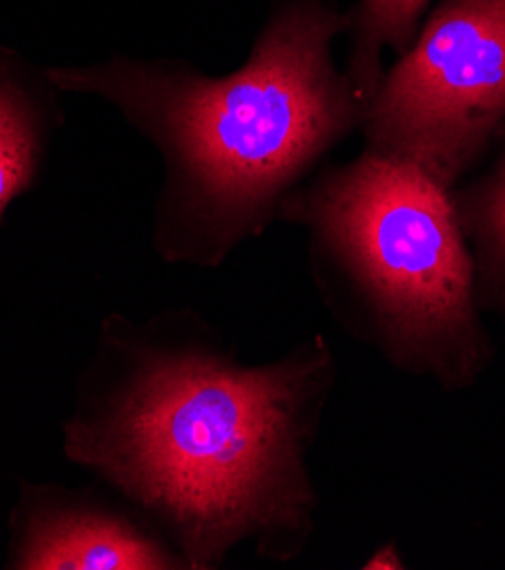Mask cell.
I'll return each instance as SVG.
<instances>
[{
	"instance_id": "5",
	"label": "cell",
	"mask_w": 505,
	"mask_h": 570,
	"mask_svg": "<svg viewBox=\"0 0 505 570\" xmlns=\"http://www.w3.org/2000/svg\"><path fill=\"white\" fill-rule=\"evenodd\" d=\"M8 568L187 570L183 557L124 498L62 484H23Z\"/></svg>"
},
{
	"instance_id": "4",
	"label": "cell",
	"mask_w": 505,
	"mask_h": 570,
	"mask_svg": "<svg viewBox=\"0 0 505 570\" xmlns=\"http://www.w3.org/2000/svg\"><path fill=\"white\" fill-rule=\"evenodd\" d=\"M360 135L448 189L472 176L505 135V0H437L385 69Z\"/></svg>"
},
{
	"instance_id": "2",
	"label": "cell",
	"mask_w": 505,
	"mask_h": 570,
	"mask_svg": "<svg viewBox=\"0 0 505 570\" xmlns=\"http://www.w3.org/2000/svg\"><path fill=\"white\" fill-rule=\"evenodd\" d=\"M347 28L340 0H269L231 73L130 55L48 73L62 94L109 102L159 153L157 257L218 268L278 223L326 157L362 130L369 102L334 60Z\"/></svg>"
},
{
	"instance_id": "3",
	"label": "cell",
	"mask_w": 505,
	"mask_h": 570,
	"mask_svg": "<svg viewBox=\"0 0 505 570\" xmlns=\"http://www.w3.org/2000/svg\"><path fill=\"white\" fill-rule=\"evenodd\" d=\"M280 220L305 230L332 316L391 368L448 393L478 382L492 338L454 189L412 161L362 148L323 164Z\"/></svg>"
},
{
	"instance_id": "8",
	"label": "cell",
	"mask_w": 505,
	"mask_h": 570,
	"mask_svg": "<svg viewBox=\"0 0 505 570\" xmlns=\"http://www.w3.org/2000/svg\"><path fill=\"white\" fill-rule=\"evenodd\" d=\"M433 3L435 0H358L347 10L349 57L344 71L367 102L385 76V55L391 52L399 60L410 50Z\"/></svg>"
},
{
	"instance_id": "1",
	"label": "cell",
	"mask_w": 505,
	"mask_h": 570,
	"mask_svg": "<svg viewBox=\"0 0 505 570\" xmlns=\"http://www.w3.org/2000/svg\"><path fill=\"white\" fill-rule=\"evenodd\" d=\"M337 380L326 336L244 364L192 309L103 318L62 425L67 460L214 570L242 546L292 561L310 543L308 454Z\"/></svg>"
},
{
	"instance_id": "7",
	"label": "cell",
	"mask_w": 505,
	"mask_h": 570,
	"mask_svg": "<svg viewBox=\"0 0 505 570\" xmlns=\"http://www.w3.org/2000/svg\"><path fill=\"white\" fill-rule=\"evenodd\" d=\"M483 314H494L505 334V135L489 157L454 187Z\"/></svg>"
},
{
	"instance_id": "6",
	"label": "cell",
	"mask_w": 505,
	"mask_h": 570,
	"mask_svg": "<svg viewBox=\"0 0 505 570\" xmlns=\"http://www.w3.org/2000/svg\"><path fill=\"white\" fill-rule=\"evenodd\" d=\"M62 126V89L48 69L0 46V220L37 185Z\"/></svg>"
},
{
	"instance_id": "9",
	"label": "cell",
	"mask_w": 505,
	"mask_h": 570,
	"mask_svg": "<svg viewBox=\"0 0 505 570\" xmlns=\"http://www.w3.org/2000/svg\"><path fill=\"white\" fill-rule=\"evenodd\" d=\"M365 568H404V561H401L397 548L385 546V548H380V550L367 561Z\"/></svg>"
}]
</instances>
